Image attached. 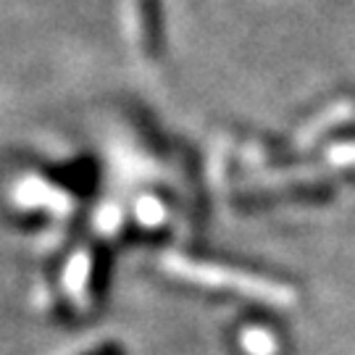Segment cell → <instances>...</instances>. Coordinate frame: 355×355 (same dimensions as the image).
Masks as SVG:
<instances>
[{"label":"cell","mask_w":355,"mask_h":355,"mask_svg":"<svg viewBox=\"0 0 355 355\" xmlns=\"http://www.w3.org/2000/svg\"><path fill=\"white\" fill-rule=\"evenodd\" d=\"M142 16H145V21H148V26H155V11H153V0H148L145 3V11H142ZM155 42H158V37H155V32L150 29V37H148V51H155Z\"/></svg>","instance_id":"obj_1"},{"label":"cell","mask_w":355,"mask_h":355,"mask_svg":"<svg viewBox=\"0 0 355 355\" xmlns=\"http://www.w3.org/2000/svg\"><path fill=\"white\" fill-rule=\"evenodd\" d=\"M85 355H121V347L114 343H105V345H98V347L87 350Z\"/></svg>","instance_id":"obj_2"}]
</instances>
